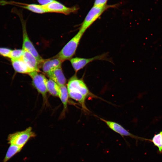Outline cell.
<instances>
[{"label": "cell", "instance_id": "obj_18", "mask_svg": "<svg viewBox=\"0 0 162 162\" xmlns=\"http://www.w3.org/2000/svg\"><path fill=\"white\" fill-rule=\"evenodd\" d=\"M151 141L158 148L159 152L162 153V130L155 134Z\"/></svg>", "mask_w": 162, "mask_h": 162}, {"label": "cell", "instance_id": "obj_21", "mask_svg": "<svg viewBox=\"0 0 162 162\" xmlns=\"http://www.w3.org/2000/svg\"><path fill=\"white\" fill-rule=\"evenodd\" d=\"M107 0H95L94 6L98 7H103L106 5Z\"/></svg>", "mask_w": 162, "mask_h": 162}, {"label": "cell", "instance_id": "obj_3", "mask_svg": "<svg viewBox=\"0 0 162 162\" xmlns=\"http://www.w3.org/2000/svg\"><path fill=\"white\" fill-rule=\"evenodd\" d=\"M35 136L32 128L29 127L24 130L10 134L7 140L8 143L10 145H14L22 148L30 138Z\"/></svg>", "mask_w": 162, "mask_h": 162}, {"label": "cell", "instance_id": "obj_14", "mask_svg": "<svg viewBox=\"0 0 162 162\" xmlns=\"http://www.w3.org/2000/svg\"><path fill=\"white\" fill-rule=\"evenodd\" d=\"M47 92L51 95L59 97L60 93V86L52 80H47L46 85Z\"/></svg>", "mask_w": 162, "mask_h": 162}, {"label": "cell", "instance_id": "obj_16", "mask_svg": "<svg viewBox=\"0 0 162 162\" xmlns=\"http://www.w3.org/2000/svg\"><path fill=\"white\" fill-rule=\"evenodd\" d=\"M33 12L38 14H43L47 13L43 5L38 4H25L21 6Z\"/></svg>", "mask_w": 162, "mask_h": 162}, {"label": "cell", "instance_id": "obj_7", "mask_svg": "<svg viewBox=\"0 0 162 162\" xmlns=\"http://www.w3.org/2000/svg\"><path fill=\"white\" fill-rule=\"evenodd\" d=\"M43 6L47 12L62 13L66 15L75 12L78 9L76 6L68 7L55 0L50 3Z\"/></svg>", "mask_w": 162, "mask_h": 162}, {"label": "cell", "instance_id": "obj_1", "mask_svg": "<svg viewBox=\"0 0 162 162\" xmlns=\"http://www.w3.org/2000/svg\"><path fill=\"white\" fill-rule=\"evenodd\" d=\"M67 87L69 96L78 102L84 110H88L85 104L86 99L97 98L90 91L83 80L79 79L76 75L70 79Z\"/></svg>", "mask_w": 162, "mask_h": 162}, {"label": "cell", "instance_id": "obj_6", "mask_svg": "<svg viewBox=\"0 0 162 162\" xmlns=\"http://www.w3.org/2000/svg\"><path fill=\"white\" fill-rule=\"evenodd\" d=\"M23 42L22 49L33 55L37 59L40 64L42 65L44 61L40 56L35 48L32 43L30 40L27 32L26 26L25 23L22 22Z\"/></svg>", "mask_w": 162, "mask_h": 162}, {"label": "cell", "instance_id": "obj_10", "mask_svg": "<svg viewBox=\"0 0 162 162\" xmlns=\"http://www.w3.org/2000/svg\"><path fill=\"white\" fill-rule=\"evenodd\" d=\"M50 78L59 86L66 85V79L62 68H58L46 74Z\"/></svg>", "mask_w": 162, "mask_h": 162}, {"label": "cell", "instance_id": "obj_8", "mask_svg": "<svg viewBox=\"0 0 162 162\" xmlns=\"http://www.w3.org/2000/svg\"><path fill=\"white\" fill-rule=\"evenodd\" d=\"M100 119L104 122L111 130L119 134L122 136H129L138 140H148L134 135L126 130L122 125L115 122L106 120L100 118Z\"/></svg>", "mask_w": 162, "mask_h": 162}, {"label": "cell", "instance_id": "obj_20", "mask_svg": "<svg viewBox=\"0 0 162 162\" xmlns=\"http://www.w3.org/2000/svg\"><path fill=\"white\" fill-rule=\"evenodd\" d=\"M11 50L7 48L0 47V55L8 58Z\"/></svg>", "mask_w": 162, "mask_h": 162}, {"label": "cell", "instance_id": "obj_15", "mask_svg": "<svg viewBox=\"0 0 162 162\" xmlns=\"http://www.w3.org/2000/svg\"><path fill=\"white\" fill-rule=\"evenodd\" d=\"M60 93L59 98L60 99L63 106V114H64L67 108L69 96L67 87L66 85L60 86Z\"/></svg>", "mask_w": 162, "mask_h": 162}, {"label": "cell", "instance_id": "obj_5", "mask_svg": "<svg viewBox=\"0 0 162 162\" xmlns=\"http://www.w3.org/2000/svg\"><path fill=\"white\" fill-rule=\"evenodd\" d=\"M39 72L34 71L28 74L31 78L33 86L46 101L47 100L46 82L47 79L43 74Z\"/></svg>", "mask_w": 162, "mask_h": 162}, {"label": "cell", "instance_id": "obj_9", "mask_svg": "<svg viewBox=\"0 0 162 162\" xmlns=\"http://www.w3.org/2000/svg\"><path fill=\"white\" fill-rule=\"evenodd\" d=\"M106 57L105 54H103L89 58L76 57L72 58L70 60V61L74 70L76 72L93 61L105 60L106 59Z\"/></svg>", "mask_w": 162, "mask_h": 162}, {"label": "cell", "instance_id": "obj_19", "mask_svg": "<svg viewBox=\"0 0 162 162\" xmlns=\"http://www.w3.org/2000/svg\"><path fill=\"white\" fill-rule=\"evenodd\" d=\"M23 52L24 51L22 49L12 50L8 58L10 60L21 59Z\"/></svg>", "mask_w": 162, "mask_h": 162}, {"label": "cell", "instance_id": "obj_12", "mask_svg": "<svg viewBox=\"0 0 162 162\" xmlns=\"http://www.w3.org/2000/svg\"><path fill=\"white\" fill-rule=\"evenodd\" d=\"M12 67L16 72L24 74H28L36 71L30 67L22 60H10Z\"/></svg>", "mask_w": 162, "mask_h": 162}, {"label": "cell", "instance_id": "obj_11", "mask_svg": "<svg viewBox=\"0 0 162 162\" xmlns=\"http://www.w3.org/2000/svg\"><path fill=\"white\" fill-rule=\"evenodd\" d=\"M62 62V61L56 57L52 59L44 60L41 65L43 71L46 74L61 67Z\"/></svg>", "mask_w": 162, "mask_h": 162}, {"label": "cell", "instance_id": "obj_17", "mask_svg": "<svg viewBox=\"0 0 162 162\" xmlns=\"http://www.w3.org/2000/svg\"><path fill=\"white\" fill-rule=\"evenodd\" d=\"M22 148L17 146L10 145L7 151L3 162H7L15 154L19 152Z\"/></svg>", "mask_w": 162, "mask_h": 162}, {"label": "cell", "instance_id": "obj_22", "mask_svg": "<svg viewBox=\"0 0 162 162\" xmlns=\"http://www.w3.org/2000/svg\"><path fill=\"white\" fill-rule=\"evenodd\" d=\"M54 0H37L38 2L41 5L47 4L53 1Z\"/></svg>", "mask_w": 162, "mask_h": 162}, {"label": "cell", "instance_id": "obj_2", "mask_svg": "<svg viewBox=\"0 0 162 162\" xmlns=\"http://www.w3.org/2000/svg\"><path fill=\"white\" fill-rule=\"evenodd\" d=\"M84 33L80 30L64 46L56 57L62 62L70 60L75 54L80 41Z\"/></svg>", "mask_w": 162, "mask_h": 162}, {"label": "cell", "instance_id": "obj_13", "mask_svg": "<svg viewBox=\"0 0 162 162\" xmlns=\"http://www.w3.org/2000/svg\"><path fill=\"white\" fill-rule=\"evenodd\" d=\"M23 51L24 52L21 59L35 71L39 72V68L41 65L31 53L26 51Z\"/></svg>", "mask_w": 162, "mask_h": 162}, {"label": "cell", "instance_id": "obj_4", "mask_svg": "<svg viewBox=\"0 0 162 162\" xmlns=\"http://www.w3.org/2000/svg\"><path fill=\"white\" fill-rule=\"evenodd\" d=\"M110 6L103 7L93 6L89 11L80 28V30L84 33L88 28Z\"/></svg>", "mask_w": 162, "mask_h": 162}]
</instances>
